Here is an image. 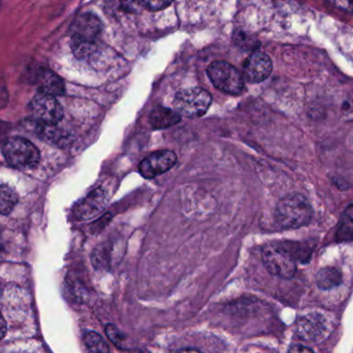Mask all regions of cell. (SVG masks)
<instances>
[{
	"instance_id": "7a4b0ae2",
	"label": "cell",
	"mask_w": 353,
	"mask_h": 353,
	"mask_svg": "<svg viewBox=\"0 0 353 353\" xmlns=\"http://www.w3.org/2000/svg\"><path fill=\"white\" fill-rule=\"evenodd\" d=\"M2 154L10 167L18 170H33L41 161L39 149L26 139L10 138L2 146Z\"/></svg>"
},
{
	"instance_id": "484cf974",
	"label": "cell",
	"mask_w": 353,
	"mask_h": 353,
	"mask_svg": "<svg viewBox=\"0 0 353 353\" xmlns=\"http://www.w3.org/2000/svg\"><path fill=\"white\" fill-rule=\"evenodd\" d=\"M179 353H201L199 350H192V348H187V350H181Z\"/></svg>"
},
{
	"instance_id": "4fadbf2b",
	"label": "cell",
	"mask_w": 353,
	"mask_h": 353,
	"mask_svg": "<svg viewBox=\"0 0 353 353\" xmlns=\"http://www.w3.org/2000/svg\"><path fill=\"white\" fill-rule=\"evenodd\" d=\"M39 92L58 97L65 92L63 81L57 74L50 70H45L39 78Z\"/></svg>"
},
{
	"instance_id": "d4e9b609",
	"label": "cell",
	"mask_w": 353,
	"mask_h": 353,
	"mask_svg": "<svg viewBox=\"0 0 353 353\" xmlns=\"http://www.w3.org/2000/svg\"><path fill=\"white\" fill-rule=\"evenodd\" d=\"M6 247H4L3 243H2L1 241H0V261H1L2 259H3L4 257H6Z\"/></svg>"
},
{
	"instance_id": "5b68a950",
	"label": "cell",
	"mask_w": 353,
	"mask_h": 353,
	"mask_svg": "<svg viewBox=\"0 0 353 353\" xmlns=\"http://www.w3.org/2000/svg\"><path fill=\"white\" fill-rule=\"evenodd\" d=\"M210 80L216 88L228 94H241L244 90V78L232 64L215 61L208 68Z\"/></svg>"
},
{
	"instance_id": "7c38bea8",
	"label": "cell",
	"mask_w": 353,
	"mask_h": 353,
	"mask_svg": "<svg viewBox=\"0 0 353 353\" xmlns=\"http://www.w3.org/2000/svg\"><path fill=\"white\" fill-rule=\"evenodd\" d=\"M181 120V116L169 108L157 107L152 110L149 116L151 126L155 130L171 128Z\"/></svg>"
},
{
	"instance_id": "e0dca14e",
	"label": "cell",
	"mask_w": 353,
	"mask_h": 353,
	"mask_svg": "<svg viewBox=\"0 0 353 353\" xmlns=\"http://www.w3.org/2000/svg\"><path fill=\"white\" fill-rule=\"evenodd\" d=\"M45 128L43 130V137L52 144L58 145V146H68L72 142V136L65 130H60L56 128V125H49L43 124Z\"/></svg>"
},
{
	"instance_id": "d6986e66",
	"label": "cell",
	"mask_w": 353,
	"mask_h": 353,
	"mask_svg": "<svg viewBox=\"0 0 353 353\" xmlns=\"http://www.w3.org/2000/svg\"><path fill=\"white\" fill-rule=\"evenodd\" d=\"M72 52L78 59H87L94 55L97 46L95 41L72 39Z\"/></svg>"
},
{
	"instance_id": "277c9868",
	"label": "cell",
	"mask_w": 353,
	"mask_h": 353,
	"mask_svg": "<svg viewBox=\"0 0 353 353\" xmlns=\"http://www.w3.org/2000/svg\"><path fill=\"white\" fill-rule=\"evenodd\" d=\"M211 103V94L205 89L196 87L178 91L174 99V108L179 115L195 119L205 115Z\"/></svg>"
},
{
	"instance_id": "ac0fdd59",
	"label": "cell",
	"mask_w": 353,
	"mask_h": 353,
	"mask_svg": "<svg viewBox=\"0 0 353 353\" xmlns=\"http://www.w3.org/2000/svg\"><path fill=\"white\" fill-rule=\"evenodd\" d=\"M84 345L86 353H110L107 342L95 332L85 334Z\"/></svg>"
},
{
	"instance_id": "44dd1931",
	"label": "cell",
	"mask_w": 353,
	"mask_h": 353,
	"mask_svg": "<svg viewBox=\"0 0 353 353\" xmlns=\"http://www.w3.org/2000/svg\"><path fill=\"white\" fill-rule=\"evenodd\" d=\"M105 334H107L108 338H109L115 345H117L118 347H119L122 342H123L124 337L115 325H108L107 327H105Z\"/></svg>"
},
{
	"instance_id": "6da1fadb",
	"label": "cell",
	"mask_w": 353,
	"mask_h": 353,
	"mask_svg": "<svg viewBox=\"0 0 353 353\" xmlns=\"http://www.w3.org/2000/svg\"><path fill=\"white\" fill-rule=\"evenodd\" d=\"M311 203L304 195L294 193L278 203L276 220L283 228H299L307 225L312 219Z\"/></svg>"
},
{
	"instance_id": "4316f807",
	"label": "cell",
	"mask_w": 353,
	"mask_h": 353,
	"mask_svg": "<svg viewBox=\"0 0 353 353\" xmlns=\"http://www.w3.org/2000/svg\"><path fill=\"white\" fill-rule=\"evenodd\" d=\"M2 294V288L1 286H0V296H1Z\"/></svg>"
},
{
	"instance_id": "3957f363",
	"label": "cell",
	"mask_w": 353,
	"mask_h": 353,
	"mask_svg": "<svg viewBox=\"0 0 353 353\" xmlns=\"http://www.w3.org/2000/svg\"><path fill=\"white\" fill-rule=\"evenodd\" d=\"M263 261L272 275L290 279L296 271V259L288 244H270L263 248Z\"/></svg>"
},
{
	"instance_id": "7402d4cb",
	"label": "cell",
	"mask_w": 353,
	"mask_h": 353,
	"mask_svg": "<svg viewBox=\"0 0 353 353\" xmlns=\"http://www.w3.org/2000/svg\"><path fill=\"white\" fill-rule=\"evenodd\" d=\"M327 1L336 10L344 12H352L353 0H327Z\"/></svg>"
},
{
	"instance_id": "30bf717a",
	"label": "cell",
	"mask_w": 353,
	"mask_h": 353,
	"mask_svg": "<svg viewBox=\"0 0 353 353\" xmlns=\"http://www.w3.org/2000/svg\"><path fill=\"white\" fill-rule=\"evenodd\" d=\"M273 70L271 58L263 52L251 54L243 65V77L247 82L257 84L269 78Z\"/></svg>"
},
{
	"instance_id": "52a82bcc",
	"label": "cell",
	"mask_w": 353,
	"mask_h": 353,
	"mask_svg": "<svg viewBox=\"0 0 353 353\" xmlns=\"http://www.w3.org/2000/svg\"><path fill=\"white\" fill-rule=\"evenodd\" d=\"M31 111L43 124L56 125L63 118V109L55 97L37 93L30 103Z\"/></svg>"
},
{
	"instance_id": "ffe728a7",
	"label": "cell",
	"mask_w": 353,
	"mask_h": 353,
	"mask_svg": "<svg viewBox=\"0 0 353 353\" xmlns=\"http://www.w3.org/2000/svg\"><path fill=\"white\" fill-rule=\"evenodd\" d=\"M353 232V203L350 205L342 216L339 224L340 236H347Z\"/></svg>"
},
{
	"instance_id": "9a60e30c",
	"label": "cell",
	"mask_w": 353,
	"mask_h": 353,
	"mask_svg": "<svg viewBox=\"0 0 353 353\" xmlns=\"http://www.w3.org/2000/svg\"><path fill=\"white\" fill-rule=\"evenodd\" d=\"M316 282L321 290H332L341 284L342 275L335 268H323L317 273Z\"/></svg>"
},
{
	"instance_id": "8992f818",
	"label": "cell",
	"mask_w": 353,
	"mask_h": 353,
	"mask_svg": "<svg viewBox=\"0 0 353 353\" xmlns=\"http://www.w3.org/2000/svg\"><path fill=\"white\" fill-rule=\"evenodd\" d=\"M296 332L300 339L319 343L330 335V321L321 313H308L299 319Z\"/></svg>"
},
{
	"instance_id": "cb8c5ba5",
	"label": "cell",
	"mask_w": 353,
	"mask_h": 353,
	"mask_svg": "<svg viewBox=\"0 0 353 353\" xmlns=\"http://www.w3.org/2000/svg\"><path fill=\"white\" fill-rule=\"evenodd\" d=\"M6 334V323L4 317L2 316L1 313H0V341L3 339L4 336Z\"/></svg>"
},
{
	"instance_id": "8fae6325",
	"label": "cell",
	"mask_w": 353,
	"mask_h": 353,
	"mask_svg": "<svg viewBox=\"0 0 353 353\" xmlns=\"http://www.w3.org/2000/svg\"><path fill=\"white\" fill-rule=\"evenodd\" d=\"M101 32V23L94 14H83L77 17L70 27L72 39L97 41Z\"/></svg>"
},
{
	"instance_id": "603a6c76",
	"label": "cell",
	"mask_w": 353,
	"mask_h": 353,
	"mask_svg": "<svg viewBox=\"0 0 353 353\" xmlns=\"http://www.w3.org/2000/svg\"><path fill=\"white\" fill-rule=\"evenodd\" d=\"M288 353H314L312 350H309L308 347H305L303 345H294L290 348Z\"/></svg>"
},
{
	"instance_id": "2e32d148",
	"label": "cell",
	"mask_w": 353,
	"mask_h": 353,
	"mask_svg": "<svg viewBox=\"0 0 353 353\" xmlns=\"http://www.w3.org/2000/svg\"><path fill=\"white\" fill-rule=\"evenodd\" d=\"M17 191L8 185H0V215H8L18 203Z\"/></svg>"
},
{
	"instance_id": "5bb4252c",
	"label": "cell",
	"mask_w": 353,
	"mask_h": 353,
	"mask_svg": "<svg viewBox=\"0 0 353 353\" xmlns=\"http://www.w3.org/2000/svg\"><path fill=\"white\" fill-rule=\"evenodd\" d=\"M128 12H138L143 10L157 12L168 8L173 0H121Z\"/></svg>"
},
{
	"instance_id": "ba28073f",
	"label": "cell",
	"mask_w": 353,
	"mask_h": 353,
	"mask_svg": "<svg viewBox=\"0 0 353 353\" xmlns=\"http://www.w3.org/2000/svg\"><path fill=\"white\" fill-rule=\"evenodd\" d=\"M176 155L173 151H157L143 159L139 165V171L144 178H155L170 171L176 165Z\"/></svg>"
},
{
	"instance_id": "9c48e42d",
	"label": "cell",
	"mask_w": 353,
	"mask_h": 353,
	"mask_svg": "<svg viewBox=\"0 0 353 353\" xmlns=\"http://www.w3.org/2000/svg\"><path fill=\"white\" fill-rule=\"evenodd\" d=\"M108 203L109 195L107 191L103 188H97L77 205L74 216L81 221H88L101 215L107 208Z\"/></svg>"
}]
</instances>
